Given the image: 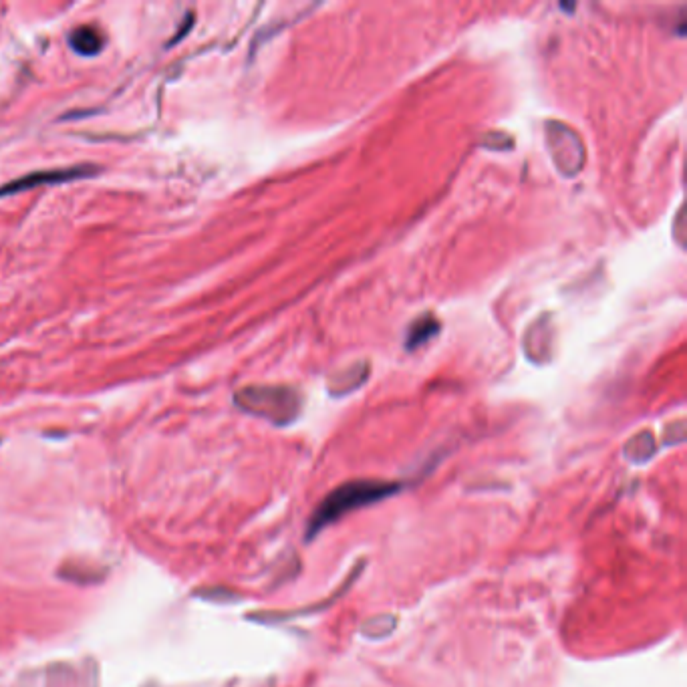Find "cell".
Returning a JSON list of instances; mask_svg holds the SVG:
<instances>
[{"label": "cell", "mask_w": 687, "mask_h": 687, "mask_svg": "<svg viewBox=\"0 0 687 687\" xmlns=\"http://www.w3.org/2000/svg\"><path fill=\"white\" fill-rule=\"evenodd\" d=\"M440 333V321L434 315H424L409 325L405 335L407 351H416Z\"/></svg>", "instance_id": "5b68a950"}, {"label": "cell", "mask_w": 687, "mask_h": 687, "mask_svg": "<svg viewBox=\"0 0 687 687\" xmlns=\"http://www.w3.org/2000/svg\"><path fill=\"white\" fill-rule=\"evenodd\" d=\"M363 567H365V561H359V563L355 565V569L349 573V577L345 579V583L335 591V595H331V597L325 599V601L313 603L311 607H303V609H297V611H287V613H254V615H248V619H254L256 623H285V621H295L297 617H303V615H317V613H323V611H327L331 605H335V603L353 587V583L359 579Z\"/></svg>", "instance_id": "277c9868"}, {"label": "cell", "mask_w": 687, "mask_h": 687, "mask_svg": "<svg viewBox=\"0 0 687 687\" xmlns=\"http://www.w3.org/2000/svg\"><path fill=\"white\" fill-rule=\"evenodd\" d=\"M99 172L97 166L91 164H83V166H71V168H55V170H41V172H33L27 174L19 180H13L5 186H0V196H13L19 192H27L33 188H41V186H55V184H63V182H75L81 178H91Z\"/></svg>", "instance_id": "3957f363"}, {"label": "cell", "mask_w": 687, "mask_h": 687, "mask_svg": "<svg viewBox=\"0 0 687 687\" xmlns=\"http://www.w3.org/2000/svg\"><path fill=\"white\" fill-rule=\"evenodd\" d=\"M198 595L208 601H238L240 599V595L230 593L228 589H208V591H200Z\"/></svg>", "instance_id": "9c48e42d"}, {"label": "cell", "mask_w": 687, "mask_h": 687, "mask_svg": "<svg viewBox=\"0 0 687 687\" xmlns=\"http://www.w3.org/2000/svg\"><path fill=\"white\" fill-rule=\"evenodd\" d=\"M403 488L401 482L377 480V478H357L333 488L313 510L307 522L305 540L313 542L325 528L343 520L347 514L357 512L359 508L373 506L383 502Z\"/></svg>", "instance_id": "6da1fadb"}, {"label": "cell", "mask_w": 687, "mask_h": 687, "mask_svg": "<svg viewBox=\"0 0 687 687\" xmlns=\"http://www.w3.org/2000/svg\"><path fill=\"white\" fill-rule=\"evenodd\" d=\"M655 452H657V446H655V438H653L651 432L637 434L623 448V456L631 464H645V462H649L655 456Z\"/></svg>", "instance_id": "52a82bcc"}, {"label": "cell", "mask_w": 687, "mask_h": 687, "mask_svg": "<svg viewBox=\"0 0 687 687\" xmlns=\"http://www.w3.org/2000/svg\"><path fill=\"white\" fill-rule=\"evenodd\" d=\"M234 403L250 416L274 426H289L301 414L299 393L281 385H248L236 391Z\"/></svg>", "instance_id": "7a4b0ae2"}, {"label": "cell", "mask_w": 687, "mask_h": 687, "mask_svg": "<svg viewBox=\"0 0 687 687\" xmlns=\"http://www.w3.org/2000/svg\"><path fill=\"white\" fill-rule=\"evenodd\" d=\"M395 625H397V619L393 615H381V617H373V619L365 621L361 625V633L367 639H381V637L391 635Z\"/></svg>", "instance_id": "ba28073f"}, {"label": "cell", "mask_w": 687, "mask_h": 687, "mask_svg": "<svg viewBox=\"0 0 687 687\" xmlns=\"http://www.w3.org/2000/svg\"><path fill=\"white\" fill-rule=\"evenodd\" d=\"M105 45L103 35L93 27H79L69 35V47L83 57H95Z\"/></svg>", "instance_id": "8992f818"}]
</instances>
